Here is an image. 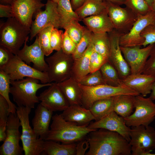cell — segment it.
I'll list each match as a JSON object with an SVG mask.
<instances>
[{
	"label": "cell",
	"mask_w": 155,
	"mask_h": 155,
	"mask_svg": "<svg viewBox=\"0 0 155 155\" xmlns=\"http://www.w3.org/2000/svg\"><path fill=\"white\" fill-rule=\"evenodd\" d=\"M86 139L90 147L86 155H130L129 142L119 133L100 128L90 132Z\"/></svg>",
	"instance_id": "6da1fadb"
},
{
	"label": "cell",
	"mask_w": 155,
	"mask_h": 155,
	"mask_svg": "<svg viewBox=\"0 0 155 155\" xmlns=\"http://www.w3.org/2000/svg\"><path fill=\"white\" fill-rule=\"evenodd\" d=\"M50 129L44 139L62 144H69L78 143L84 139L91 132L88 126H81L65 120L61 114L53 116Z\"/></svg>",
	"instance_id": "7a4b0ae2"
},
{
	"label": "cell",
	"mask_w": 155,
	"mask_h": 155,
	"mask_svg": "<svg viewBox=\"0 0 155 155\" xmlns=\"http://www.w3.org/2000/svg\"><path fill=\"white\" fill-rule=\"evenodd\" d=\"M39 80L30 77L11 80L10 93L18 106H23L32 109L34 107L36 104L39 102L36 95L37 91L42 88L49 86L52 83L40 84Z\"/></svg>",
	"instance_id": "3957f363"
},
{
	"label": "cell",
	"mask_w": 155,
	"mask_h": 155,
	"mask_svg": "<svg viewBox=\"0 0 155 155\" xmlns=\"http://www.w3.org/2000/svg\"><path fill=\"white\" fill-rule=\"evenodd\" d=\"M30 31V28L23 25L15 18H8L0 24V46L16 55Z\"/></svg>",
	"instance_id": "277c9868"
},
{
	"label": "cell",
	"mask_w": 155,
	"mask_h": 155,
	"mask_svg": "<svg viewBox=\"0 0 155 155\" xmlns=\"http://www.w3.org/2000/svg\"><path fill=\"white\" fill-rule=\"evenodd\" d=\"M31 109L23 106L17 107L16 113L22 127L21 140L25 155H40L43 152L44 140L37 136L30 126L29 115Z\"/></svg>",
	"instance_id": "5b68a950"
},
{
	"label": "cell",
	"mask_w": 155,
	"mask_h": 155,
	"mask_svg": "<svg viewBox=\"0 0 155 155\" xmlns=\"http://www.w3.org/2000/svg\"><path fill=\"white\" fill-rule=\"evenodd\" d=\"M82 93V106L89 109L95 101L102 99L120 95L134 96L140 94L123 84L115 86L108 84H102L94 86H88L79 83Z\"/></svg>",
	"instance_id": "8992f818"
},
{
	"label": "cell",
	"mask_w": 155,
	"mask_h": 155,
	"mask_svg": "<svg viewBox=\"0 0 155 155\" xmlns=\"http://www.w3.org/2000/svg\"><path fill=\"white\" fill-rule=\"evenodd\" d=\"M48 65L46 72L49 83H60L72 77L74 59L72 55L57 51L45 59Z\"/></svg>",
	"instance_id": "52a82bcc"
},
{
	"label": "cell",
	"mask_w": 155,
	"mask_h": 155,
	"mask_svg": "<svg viewBox=\"0 0 155 155\" xmlns=\"http://www.w3.org/2000/svg\"><path fill=\"white\" fill-rule=\"evenodd\" d=\"M133 155H149L155 149V129L151 126L141 125L131 127L130 133Z\"/></svg>",
	"instance_id": "ba28073f"
},
{
	"label": "cell",
	"mask_w": 155,
	"mask_h": 155,
	"mask_svg": "<svg viewBox=\"0 0 155 155\" xmlns=\"http://www.w3.org/2000/svg\"><path fill=\"white\" fill-rule=\"evenodd\" d=\"M149 97L145 98L140 94L135 96V111L129 116L124 118L128 127L149 126L155 119V104Z\"/></svg>",
	"instance_id": "9c48e42d"
},
{
	"label": "cell",
	"mask_w": 155,
	"mask_h": 155,
	"mask_svg": "<svg viewBox=\"0 0 155 155\" xmlns=\"http://www.w3.org/2000/svg\"><path fill=\"white\" fill-rule=\"evenodd\" d=\"M0 70L8 74L11 80L30 77L38 80L42 84L50 83L47 72L41 71L30 67L17 55H14L8 63Z\"/></svg>",
	"instance_id": "30bf717a"
},
{
	"label": "cell",
	"mask_w": 155,
	"mask_h": 155,
	"mask_svg": "<svg viewBox=\"0 0 155 155\" xmlns=\"http://www.w3.org/2000/svg\"><path fill=\"white\" fill-rule=\"evenodd\" d=\"M104 1L114 30L122 34L128 33L136 20L137 15L126 7H122L118 4Z\"/></svg>",
	"instance_id": "8fae6325"
},
{
	"label": "cell",
	"mask_w": 155,
	"mask_h": 155,
	"mask_svg": "<svg viewBox=\"0 0 155 155\" xmlns=\"http://www.w3.org/2000/svg\"><path fill=\"white\" fill-rule=\"evenodd\" d=\"M21 126L16 113H9L6 126V138L0 147V155L22 154V148L19 144L21 134L19 128Z\"/></svg>",
	"instance_id": "7c38bea8"
},
{
	"label": "cell",
	"mask_w": 155,
	"mask_h": 155,
	"mask_svg": "<svg viewBox=\"0 0 155 155\" xmlns=\"http://www.w3.org/2000/svg\"><path fill=\"white\" fill-rule=\"evenodd\" d=\"M57 6V3L47 0L45 10L41 9L36 14L35 19L32 21L30 27V40L41 30L48 26L51 25L58 29L61 28L60 18Z\"/></svg>",
	"instance_id": "4fadbf2b"
},
{
	"label": "cell",
	"mask_w": 155,
	"mask_h": 155,
	"mask_svg": "<svg viewBox=\"0 0 155 155\" xmlns=\"http://www.w3.org/2000/svg\"><path fill=\"white\" fill-rule=\"evenodd\" d=\"M150 25H155V13L153 10L145 15H138L136 20L129 31L120 36V46L133 47L142 46L145 39L141 34L146 26Z\"/></svg>",
	"instance_id": "5bb4252c"
},
{
	"label": "cell",
	"mask_w": 155,
	"mask_h": 155,
	"mask_svg": "<svg viewBox=\"0 0 155 155\" xmlns=\"http://www.w3.org/2000/svg\"><path fill=\"white\" fill-rule=\"evenodd\" d=\"M152 44L141 48V46L126 47L120 46L123 56L130 68L131 74L143 73L149 56Z\"/></svg>",
	"instance_id": "9a60e30c"
},
{
	"label": "cell",
	"mask_w": 155,
	"mask_h": 155,
	"mask_svg": "<svg viewBox=\"0 0 155 155\" xmlns=\"http://www.w3.org/2000/svg\"><path fill=\"white\" fill-rule=\"evenodd\" d=\"M11 5L13 17L23 25L30 28L33 15L45 4L39 0H14Z\"/></svg>",
	"instance_id": "2e32d148"
},
{
	"label": "cell",
	"mask_w": 155,
	"mask_h": 155,
	"mask_svg": "<svg viewBox=\"0 0 155 155\" xmlns=\"http://www.w3.org/2000/svg\"><path fill=\"white\" fill-rule=\"evenodd\" d=\"M28 38L26 40L23 48L18 51L16 55L27 64L32 63L33 67L41 71L46 72L48 65L44 59L45 55L40 45L37 35L34 43L30 46L27 44Z\"/></svg>",
	"instance_id": "e0dca14e"
},
{
	"label": "cell",
	"mask_w": 155,
	"mask_h": 155,
	"mask_svg": "<svg viewBox=\"0 0 155 155\" xmlns=\"http://www.w3.org/2000/svg\"><path fill=\"white\" fill-rule=\"evenodd\" d=\"M38 96L40 103L53 112L63 111L70 105L57 83H52Z\"/></svg>",
	"instance_id": "ac0fdd59"
},
{
	"label": "cell",
	"mask_w": 155,
	"mask_h": 155,
	"mask_svg": "<svg viewBox=\"0 0 155 155\" xmlns=\"http://www.w3.org/2000/svg\"><path fill=\"white\" fill-rule=\"evenodd\" d=\"M108 33L110 47L109 61L117 70L120 78L123 80L131 74V71L120 49L119 40L122 34L114 29Z\"/></svg>",
	"instance_id": "d6986e66"
},
{
	"label": "cell",
	"mask_w": 155,
	"mask_h": 155,
	"mask_svg": "<svg viewBox=\"0 0 155 155\" xmlns=\"http://www.w3.org/2000/svg\"><path fill=\"white\" fill-rule=\"evenodd\" d=\"M88 127L90 129H104L116 132L129 142L131 128L125 124L124 118L113 111L101 119L91 122Z\"/></svg>",
	"instance_id": "ffe728a7"
},
{
	"label": "cell",
	"mask_w": 155,
	"mask_h": 155,
	"mask_svg": "<svg viewBox=\"0 0 155 155\" xmlns=\"http://www.w3.org/2000/svg\"><path fill=\"white\" fill-rule=\"evenodd\" d=\"M122 81L124 85L145 97L151 93L155 78L143 73L131 74Z\"/></svg>",
	"instance_id": "44dd1931"
},
{
	"label": "cell",
	"mask_w": 155,
	"mask_h": 155,
	"mask_svg": "<svg viewBox=\"0 0 155 155\" xmlns=\"http://www.w3.org/2000/svg\"><path fill=\"white\" fill-rule=\"evenodd\" d=\"M53 112L40 103L35 110L32 120L33 129L37 136L43 140L49 130V126Z\"/></svg>",
	"instance_id": "7402d4cb"
},
{
	"label": "cell",
	"mask_w": 155,
	"mask_h": 155,
	"mask_svg": "<svg viewBox=\"0 0 155 155\" xmlns=\"http://www.w3.org/2000/svg\"><path fill=\"white\" fill-rule=\"evenodd\" d=\"M61 115L66 121L81 126H88L95 120L89 109L79 105L69 106Z\"/></svg>",
	"instance_id": "603a6c76"
},
{
	"label": "cell",
	"mask_w": 155,
	"mask_h": 155,
	"mask_svg": "<svg viewBox=\"0 0 155 155\" xmlns=\"http://www.w3.org/2000/svg\"><path fill=\"white\" fill-rule=\"evenodd\" d=\"M57 84L70 106H82V93L79 83L73 77Z\"/></svg>",
	"instance_id": "cb8c5ba5"
},
{
	"label": "cell",
	"mask_w": 155,
	"mask_h": 155,
	"mask_svg": "<svg viewBox=\"0 0 155 155\" xmlns=\"http://www.w3.org/2000/svg\"><path fill=\"white\" fill-rule=\"evenodd\" d=\"M82 21L93 33H109L114 29L107 13L88 17Z\"/></svg>",
	"instance_id": "d4e9b609"
},
{
	"label": "cell",
	"mask_w": 155,
	"mask_h": 155,
	"mask_svg": "<svg viewBox=\"0 0 155 155\" xmlns=\"http://www.w3.org/2000/svg\"><path fill=\"white\" fill-rule=\"evenodd\" d=\"M91 42L87 49L78 59L74 60L72 77L78 82L90 73V63L91 55L94 51Z\"/></svg>",
	"instance_id": "484cf974"
},
{
	"label": "cell",
	"mask_w": 155,
	"mask_h": 155,
	"mask_svg": "<svg viewBox=\"0 0 155 155\" xmlns=\"http://www.w3.org/2000/svg\"><path fill=\"white\" fill-rule=\"evenodd\" d=\"M75 11L81 21L88 17L107 13L106 4L102 0H87Z\"/></svg>",
	"instance_id": "4316f807"
},
{
	"label": "cell",
	"mask_w": 155,
	"mask_h": 155,
	"mask_svg": "<svg viewBox=\"0 0 155 155\" xmlns=\"http://www.w3.org/2000/svg\"><path fill=\"white\" fill-rule=\"evenodd\" d=\"M77 143L60 144L52 140H44L42 154L47 155H75Z\"/></svg>",
	"instance_id": "83f0119b"
},
{
	"label": "cell",
	"mask_w": 155,
	"mask_h": 155,
	"mask_svg": "<svg viewBox=\"0 0 155 155\" xmlns=\"http://www.w3.org/2000/svg\"><path fill=\"white\" fill-rule=\"evenodd\" d=\"M135 97L134 96L127 95L115 96L113 111L123 118L129 116L135 108Z\"/></svg>",
	"instance_id": "f1b7e54d"
},
{
	"label": "cell",
	"mask_w": 155,
	"mask_h": 155,
	"mask_svg": "<svg viewBox=\"0 0 155 155\" xmlns=\"http://www.w3.org/2000/svg\"><path fill=\"white\" fill-rule=\"evenodd\" d=\"M57 8L60 16L61 28L63 29L73 20L81 21L71 6L70 0H59Z\"/></svg>",
	"instance_id": "f546056e"
},
{
	"label": "cell",
	"mask_w": 155,
	"mask_h": 155,
	"mask_svg": "<svg viewBox=\"0 0 155 155\" xmlns=\"http://www.w3.org/2000/svg\"><path fill=\"white\" fill-rule=\"evenodd\" d=\"M114 97L97 100L92 105L89 109L95 121L101 119L113 111Z\"/></svg>",
	"instance_id": "4dcf8cb0"
},
{
	"label": "cell",
	"mask_w": 155,
	"mask_h": 155,
	"mask_svg": "<svg viewBox=\"0 0 155 155\" xmlns=\"http://www.w3.org/2000/svg\"><path fill=\"white\" fill-rule=\"evenodd\" d=\"M92 42L94 50L109 60L110 47L108 33H92Z\"/></svg>",
	"instance_id": "1f68e13d"
},
{
	"label": "cell",
	"mask_w": 155,
	"mask_h": 155,
	"mask_svg": "<svg viewBox=\"0 0 155 155\" xmlns=\"http://www.w3.org/2000/svg\"><path fill=\"white\" fill-rule=\"evenodd\" d=\"M100 70L107 84L115 86L124 84L117 70L109 60L102 65Z\"/></svg>",
	"instance_id": "d6a6232c"
},
{
	"label": "cell",
	"mask_w": 155,
	"mask_h": 155,
	"mask_svg": "<svg viewBox=\"0 0 155 155\" xmlns=\"http://www.w3.org/2000/svg\"><path fill=\"white\" fill-rule=\"evenodd\" d=\"M11 80L8 74L0 70V95L7 101L9 106V113H16L17 107L10 100V93Z\"/></svg>",
	"instance_id": "836d02e7"
},
{
	"label": "cell",
	"mask_w": 155,
	"mask_h": 155,
	"mask_svg": "<svg viewBox=\"0 0 155 155\" xmlns=\"http://www.w3.org/2000/svg\"><path fill=\"white\" fill-rule=\"evenodd\" d=\"M7 101L0 95V142H3L6 137V126L9 114Z\"/></svg>",
	"instance_id": "e575fe53"
},
{
	"label": "cell",
	"mask_w": 155,
	"mask_h": 155,
	"mask_svg": "<svg viewBox=\"0 0 155 155\" xmlns=\"http://www.w3.org/2000/svg\"><path fill=\"white\" fill-rule=\"evenodd\" d=\"M54 28L52 26H48L41 30L37 34L40 45L46 56L49 55L53 51L51 46L50 36Z\"/></svg>",
	"instance_id": "d590c367"
},
{
	"label": "cell",
	"mask_w": 155,
	"mask_h": 155,
	"mask_svg": "<svg viewBox=\"0 0 155 155\" xmlns=\"http://www.w3.org/2000/svg\"><path fill=\"white\" fill-rule=\"evenodd\" d=\"M124 4L137 16L146 15L152 10L145 0H125Z\"/></svg>",
	"instance_id": "8d00e7d4"
},
{
	"label": "cell",
	"mask_w": 155,
	"mask_h": 155,
	"mask_svg": "<svg viewBox=\"0 0 155 155\" xmlns=\"http://www.w3.org/2000/svg\"><path fill=\"white\" fill-rule=\"evenodd\" d=\"M86 28L81 25L79 21L73 20L69 23L64 29L77 45L83 36Z\"/></svg>",
	"instance_id": "74e56055"
},
{
	"label": "cell",
	"mask_w": 155,
	"mask_h": 155,
	"mask_svg": "<svg viewBox=\"0 0 155 155\" xmlns=\"http://www.w3.org/2000/svg\"><path fill=\"white\" fill-rule=\"evenodd\" d=\"M78 82L82 85L88 86L107 84L100 70L90 73L80 80Z\"/></svg>",
	"instance_id": "f35d334b"
},
{
	"label": "cell",
	"mask_w": 155,
	"mask_h": 155,
	"mask_svg": "<svg viewBox=\"0 0 155 155\" xmlns=\"http://www.w3.org/2000/svg\"><path fill=\"white\" fill-rule=\"evenodd\" d=\"M92 34V33L86 27L83 36L77 44L75 50L72 55L74 60L79 58L91 43Z\"/></svg>",
	"instance_id": "ab89813d"
},
{
	"label": "cell",
	"mask_w": 155,
	"mask_h": 155,
	"mask_svg": "<svg viewBox=\"0 0 155 155\" xmlns=\"http://www.w3.org/2000/svg\"><path fill=\"white\" fill-rule=\"evenodd\" d=\"M64 32L62 30L54 28L50 36V44L53 50L56 51L61 49Z\"/></svg>",
	"instance_id": "60d3db41"
},
{
	"label": "cell",
	"mask_w": 155,
	"mask_h": 155,
	"mask_svg": "<svg viewBox=\"0 0 155 155\" xmlns=\"http://www.w3.org/2000/svg\"><path fill=\"white\" fill-rule=\"evenodd\" d=\"M109 60L94 50L90 57V71L91 73L100 70L102 65Z\"/></svg>",
	"instance_id": "b9f144b4"
},
{
	"label": "cell",
	"mask_w": 155,
	"mask_h": 155,
	"mask_svg": "<svg viewBox=\"0 0 155 155\" xmlns=\"http://www.w3.org/2000/svg\"><path fill=\"white\" fill-rule=\"evenodd\" d=\"M142 73L155 78V43L153 44Z\"/></svg>",
	"instance_id": "7bdbcfd3"
},
{
	"label": "cell",
	"mask_w": 155,
	"mask_h": 155,
	"mask_svg": "<svg viewBox=\"0 0 155 155\" xmlns=\"http://www.w3.org/2000/svg\"><path fill=\"white\" fill-rule=\"evenodd\" d=\"M141 35L145 39L142 45L144 47L155 43V25H150L146 26L142 31Z\"/></svg>",
	"instance_id": "ee69618b"
},
{
	"label": "cell",
	"mask_w": 155,
	"mask_h": 155,
	"mask_svg": "<svg viewBox=\"0 0 155 155\" xmlns=\"http://www.w3.org/2000/svg\"><path fill=\"white\" fill-rule=\"evenodd\" d=\"M76 45L70 38L66 31L64 32L61 49L65 53L72 55L74 53Z\"/></svg>",
	"instance_id": "f6af8a7d"
},
{
	"label": "cell",
	"mask_w": 155,
	"mask_h": 155,
	"mask_svg": "<svg viewBox=\"0 0 155 155\" xmlns=\"http://www.w3.org/2000/svg\"><path fill=\"white\" fill-rule=\"evenodd\" d=\"M14 55L7 48L0 46V69L7 65Z\"/></svg>",
	"instance_id": "bcb514c9"
},
{
	"label": "cell",
	"mask_w": 155,
	"mask_h": 155,
	"mask_svg": "<svg viewBox=\"0 0 155 155\" xmlns=\"http://www.w3.org/2000/svg\"><path fill=\"white\" fill-rule=\"evenodd\" d=\"M89 143L86 139H84L79 141L77 144L76 155H85L86 150L89 149Z\"/></svg>",
	"instance_id": "7dc6e473"
},
{
	"label": "cell",
	"mask_w": 155,
	"mask_h": 155,
	"mask_svg": "<svg viewBox=\"0 0 155 155\" xmlns=\"http://www.w3.org/2000/svg\"><path fill=\"white\" fill-rule=\"evenodd\" d=\"M0 17L8 18L13 17L12 9L11 5L0 4Z\"/></svg>",
	"instance_id": "c3c4849f"
},
{
	"label": "cell",
	"mask_w": 155,
	"mask_h": 155,
	"mask_svg": "<svg viewBox=\"0 0 155 155\" xmlns=\"http://www.w3.org/2000/svg\"><path fill=\"white\" fill-rule=\"evenodd\" d=\"M87 0H71L70 2L73 9L75 11L81 6Z\"/></svg>",
	"instance_id": "681fc988"
},
{
	"label": "cell",
	"mask_w": 155,
	"mask_h": 155,
	"mask_svg": "<svg viewBox=\"0 0 155 155\" xmlns=\"http://www.w3.org/2000/svg\"><path fill=\"white\" fill-rule=\"evenodd\" d=\"M103 1H106L110 2L113 3L121 5L124 4L125 0H102Z\"/></svg>",
	"instance_id": "f907efd6"
},
{
	"label": "cell",
	"mask_w": 155,
	"mask_h": 155,
	"mask_svg": "<svg viewBox=\"0 0 155 155\" xmlns=\"http://www.w3.org/2000/svg\"><path fill=\"white\" fill-rule=\"evenodd\" d=\"M149 97L152 100H155V81L153 83L152 89V91Z\"/></svg>",
	"instance_id": "816d5d0a"
},
{
	"label": "cell",
	"mask_w": 155,
	"mask_h": 155,
	"mask_svg": "<svg viewBox=\"0 0 155 155\" xmlns=\"http://www.w3.org/2000/svg\"><path fill=\"white\" fill-rule=\"evenodd\" d=\"M1 2L7 5H11L14 0H0Z\"/></svg>",
	"instance_id": "f5cc1de1"
},
{
	"label": "cell",
	"mask_w": 155,
	"mask_h": 155,
	"mask_svg": "<svg viewBox=\"0 0 155 155\" xmlns=\"http://www.w3.org/2000/svg\"><path fill=\"white\" fill-rule=\"evenodd\" d=\"M149 6L152 8L153 0H145Z\"/></svg>",
	"instance_id": "db71d44e"
},
{
	"label": "cell",
	"mask_w": 155,
	"mask_h": 155,
	"mask_svg": "<svg viewBox=\"0 0 155 155\" xmlns=\"http://www.w3.org/2000/svg\"><path fill=\"white\" fill-rule=\"evenodd\" d=\"M152 10L155 13V0H153V3L152 6Z\"/></svg>",
	"instance_id": "11a10c76"
},
{
	"label": "cell",
	"mask_w": 155,
	"mask_h": 155,
	"mask_svg": "<svg viewBox=\"0 0 155 155\" xmlns=\"http://www.w3.org/2000/svg\"><path fill=\"white\" fill-rule=\"evenodd\" d=\"M57 3L59 0H51Z\"/></svg>",
	"instance_id": "9f6ffc18"
},
{
	"label": "cell",
	"mask_w": 155,
	"mask_h": 155,
	"mask_svg": "<svg viewBox=\"0 0 155 155\" xmlns=\"http://www.w3.org/2000/svg\"><path fill=\"white\" fill-rule=\"evenodd\" d=\"M149 155H155V154H152L151 153H150L149 154Z\"/></svg>",
	"instance_id": "6f0895ef"
},
{
	"label": "cell",
	"mask_w": 155,
	"mask_h": 155,
	"mask_svg": "<svg viewBox=\"0 0 155 155\" xmlns=\"http://www.w3.org/2000/svg\"><path fill=\"white\" fill-rule=\"evenodd\" d=\"M39 0V1H42L43 0Z\"/></svg>",
	"instance_id": "680465c9"
}]
</instances>
